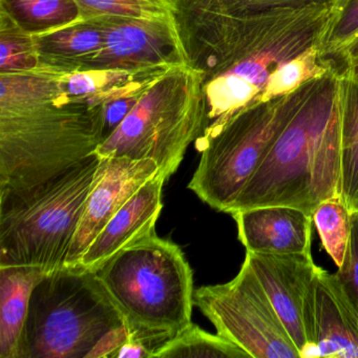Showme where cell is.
Here are the masks:
<instances>
[{
  "label": "cell",
  "mask_w": 358,
  "mask_h": 358,
  "mask_svg": "<svg viewBox=\"0 0 358 358\" xmlns=\"http://www.w3.org/2000/svg\"><path fill=\"white\" fill-rule=\"evenodd\" d=\"M335 275L358 313V210L351 213V232L345 259Z\"/></svg>",
  "instance_id": "obj_26"
},
{
  "label": "cell",
  "mask_w": 358,
  "mask_h": 358,
  "mask_svg": "<svg viewBox=\"0 0 358 358\" xmlns=\"http://www.w3.org/2000/svg\"><path fill=\"white\" fill-rule=\"evenodd\" d=\"M343 69H348V70L351 71V72L353 73L354 75H356V76L358 77V64H356V66H348V68Z\"/></svg>",
  "instance_id": "obj_30"
},
{
  "label": "cell",
  "mask_w": 358,
  "mask_h": 358,
  "mask_svg": "<svg viewBox=\"0 0 358 358\" xmlns=\"http://www.w3.org/2000/svg\"><path fill=\"white\" fill-rule=\"evenodd\" d=\"M245 261L259 278L301 358V353L307 347L306 308L308 297L320 268L314 263L311 252L266 255L246 251Z\"/></svg>",
  "instance_id": "obj_12"
},
{
  "label": "cell",
  "mask_w": 358,
  "mask_h": 358,
  "mask_svg": "<svg viewBox=\"0 0 358 358\" xmlns=\"http://www.w3.org/2000/svg\"><path fill=\"white\" fill-rule=\"evenodd\" d=\"M339 196L341 70L333 62L314 79L229 215L255 207L289 206L313 217L320 203Z\"/></svg>",
  "instance_id": "obj_3"
},
{
  "label": "cell",
  "mask_w": 358,
  "mask_h": 358,
  "mask_svg": "<svg viewBox=\"0 0 358 358\" xmlns=\"http://www.w3.org/2000/svg\"><path fill=\"white\" fill-rule=\"evenodd\" d=\"M95 273L131 338L152 354L192 324L194 272L180 247L156 232L117 253Z\"/></svg>",
  "instance_id": "obj_5"
},
{
  "label": "cell",
  "mask_w": 358,
  "mask_h": 358,
  "mask_svg": "<svg viewBox=\"0 0 358 358\" xmlns=\"http://www.w3.org/2000/svg\"><path fill=\"white\" fill-rule=\"evenodd\" d=\"M155 358L249 357L246 352L221 335L211 334L192 324L163 343L152 354Z\"/></svg>",
  "instance_id": "obj_20"
},
{
  "label": "cell",
  "mask_w": 358,
  "mask_h": 358,
  "mask_svg": "<svg viewBox=\"0 0 358 358\" xmlns=\"http://www.w3.org/2000/svg\"><path fill=\"white\" fill-rule=\"evenodd\" d=\"M129 337L95 272L64 266L33 289L16 358H112Z\"/></svg>",
  "instance_id": "obj_4"
},
{
  "label": "cell",
  "mask_w": 358,
  "mask_h": 358,
  "mask_svg": "<svg viewBox=\"0 0 358 358\" xmlns=\"http://www.w3.org/2000/svg\"><path fill=\"white\" fill-rule=\"evenodd\" d=\"M97 18L104 28V45L87 70L138 71L188 64L178 22Z\"/></svg>",
  "instance_id": "obj_10"
},
{
  "label": "cell",
  "mask_w": 358,
  "mask_h": 358,
  "mask_svg": "<svg viewBox=\"0 0 358 358\" xmlns=\"http://www.w3.org/2000/svg\"><path fill=\"white\" fill-rule=\"evenodd\" d=\"M32 33L39 68L60 74L87 70L103 49L104 28L98 18H78L70 24Z\"/></svg>",
  "instance_id": "obj_16"
},
{
  "label": "cell",
  "mask_w": 358,
  "mask_h": 358,
  "mask_svg": "<svg viewBox=\"0 0 358 358\" xmlns=\"http://www.w3.org/2000/svg\"><path fill=\"white\" fill-rule=\"evenodd\" d=\"M332 60H334L335 64L339 69L348 68V66L358 64V35L347 48H345Z\"/></svg>",
  "instance_id": "obj_29"
},
{
  "label": "cell",
  "mask_w": 358,
  "mask_h": 358,
  "mask_svg": "<svg viewBox=\"0 0 358 358\" xmlns=\"http://www.w3.org/2000/svg\"><path fill=\"white\" fill-rule=\"evenodd\" d=\"M166 178L158 173L113 217L83 253L76 266L96 272L129 245L155 234L163 208Z\"/></svg>",
  "instance_id": "obj_14"
},
{
  "label": "cell",
  "mask_w": 358,
  "mask_h": 358,
  "mask_svg": "<svg viewBox=\"0 0 358 358\" xmlns=\"http://www.w3.org/2000/svg\"><path fill=\"white\" fill-rule=\"evenodd\" d=\"M313 223L324 250L341 267L351 232V213L341 196L320 203L313 213Z\"/></svg>",
  "instance_id": "obj_24"
},
{
  "label": "cell",
  "mask_w": 358,
  "mask_h": 358,
  "mask_svg": "<svg viewBox=\"0 0 358 358\" xmlns=\"http://www.w3.org/2000/svg\"><path fill=\"white\" fill-rule=\"evenodd\" d=\"M0 6L30 32L70 24L79 18L75 0H0Z\"/></svg>",
  "instance_id": "obj_22"
},
{
  "label": "cell",
  "mask_w": 358,
  "mask_h": 358,
  "mask_svg": "<svg viewBox=\"0 0 358 358\" xmlns=\"http://www.w3.org/2000/svg\"><path fill=\"white\" fill-rule=\"evenodd\" d=\"M62 75L0 74V194L59 175L103 142V106L69 95Z\"/></svg>",
  "instance_id": "obj_2"
},
{
  "label": "cell",
  "mask_w": 358,
  "mask_h": 358,
  "mask_svg": "<svg viewBox=\"0 0 358 358\" xmlns=\"http://www.w3.org/2000/svg\"><path fill=\"white\" fill-rule=\"evenodd\" d=\"M341 70V196L358 210V77Z\"/></svg>",
  "instance_id": "obj_19"
},
{
  "label": "cell",
  "mask_w": 358,
  "mask_h": 358,
  "mask_svg": "<svg viewBox=\"0 0 358 358\" xmlns=\"http://www.w3.org/2000/svg\"><path fill=\"white\" fill-rule=\"evenodd\" d=\"M194 305L217 333L253 358H301L296 345L246 261L225 284L194 289Z\"/></svg>",
  "instance_id": "obj_9"
},
{
  "label": "cell",
  "mask_w": 358,
  "mask_h": 358,
  "mask_svg": "<svg viewBox=\"0 0 358 358\" xmlns=\"http://www.w3.org/2000/svg\"><path fill=\"white\" fill-rule=\"evenodd\" d=\"M79 20L103 16L177 22L176 6L169 0H75Z\"/></svg>",
  "instance_id": "obj_23"
},
{
  "label": "cell",
  "mask_w": 358,
  "mask_h": 358,
  "mask_svg": "<svg viewBox=\"0 0 358 358\" xmlns=\"http://www.w3.org/2000/svg\"><path fill=\"white\" fill-rule=\"evenodd\" d=\"M206 124L202 75L189 64H181L169 69L144 91L133 110L94 155L150 159L169 179Z\"/></svg>",
  "instance_id": "obj_7"
},
{
  "label": "cell",
  "mask_w": 358,
  "mask_h": 358,
  "mask_svg": "<svg viewBox=\"0 0 358 358\" xmlns=\"http://www.w3.org/2000/svg\"><path fill=\"white\" fill-rule=\"evenodd\" d=\"M246 251L266 255L311 252L313 217L295 207L263 206L234 211Z\"/></svg>",
  "instance_id": "obj_15"
},
{
  "label": "cell",
  "mask_w": 358,
  "mask_h": 358,
  "mask_svg": "<svg viewBox=\"0 0 358 358\" xmlns=\"http://www.w3.org/2000/svg\"><path fill=\"white\" fill-rule=\"evenodd\" d=\"M188 64L202 75L207 124L221 129L255 104L320 78L339 0H173Z\"/></svg>",
  "instance_id": "obj_1"
},
{
  "label": "cell",
  "mask_w": 358,
  "mask_h": 358,
  "mask_svg": "<svg viewBox=\"0 0 358 358\" xmlns=\"http://www.w3.org/2000/svg\"><path fill=\"white\" fill-rule=\"evenodd\" d=\"M301 358H358V313L336 275L320 268L306 309Z\"/></svg>",
  "instance_id": "obj_13"
},
{
  "label": "cell",
  "mask_w": 358,
  "mask_h": 358,
  "mask_svg": "<svg viewBox=\"0 0 358 358\" xmlns=\"http://www.w3.org/2000/svg\"><path fill=\"white\" fill-rule=\"evenodd\" d=\"M99 163L92 155L43 183L0 194V267L49 274L66 266Z\"/></svg>",
  "instance_id": "obj_6"
},
{
  "label": "cell",
  "mask_w": 358,
  "mask_h": 358,
  "mask_svg": "<svg viewBox=\"0 0 358 358\" xmlns=\"http://www.w3.org/2000/svg\"><path fill=\"white\" fill-rule=\"evenodd\" d=\"M169 1H173V0H169Z\"/></svg>",
  "instance_id": "obj_31"
},
{
  "label": "cell",
  "mask_w": 358,
  "mask_h": 358,
  "mask_svg": "<svg viewBox=\"0 0 358 358\" xmlns=\"http://www.w3.org/2000/svg\"><path fill=\"white\" fill-rule=\"evenodd\" d=\"M313 81L292 93L255 104L215 133L201 136L196 141L201 158L188 188L211 208L229 213Z\"/></svg>",
  "instance_id": "obj_8"
},
{
  "label": "cell",
  "mask_w": 358,
  "mask_h": 358,
  "mask_svg": "<svg viewBox=\"0 0 358 358\" xmlns=\"http://www.w3.org/2000/svg\"><path fill=\"white\" fill-rule=\"evenodd\" d=\"M158 173V165L150 159L100 158L95 181L71 244L66 266L77 265L106 224L146 182Z\"/></svg>",
  "instance_id": "obj_11"
},
{
  "label": "cell",
  "mask_w": 358,
  "mask_h": 358,
  "mask_svg": "<svg viewBox=\"0 0 358 358\" xmlns=\"http://www.w3.org/2000/svg\"><path fill=\"white\" fill-rule=\"evenodd\" d=\"M358 35V0H339L336 13L322 35L320 54L333 59Z\"/></svg>",
  "instance_id": "obj_25"
},
{
  "label": "cell",
  "mask_w": 358,
  "mask_h": 358,
  "mask_svg": "<svg viewBox=\"0 0 358 358\" xmlns=\"http://www.w3.org/2000/svg\"><path fill=\"white\" fill-rule=\"evenodd\" d=\"M169 70L156 68L138 71H78L62 74V81L69 95L85 99L92 106H104L123 96L144 91Z\"/></svg>",
  "instance_id": "obj_18"
},
{
  "label": "cell",
  "mask_w": 358,
  "mask_h": 358,
  "mask_svg": "<svg viewBox=\"0 0 358 358\" xmlns=\"http://www.w3.org/2000/svg\"><path fill=\"white\" fill-rule=\"evenodd\" d=\"M144 91L131 94V95L123 96V97L108 102V103L103 106L104 140L110 134L116 131L117 127L122 123V121L127 118V115L133 110Z\"/></svg>",
  "instance_id": "obj_27"
},
{
  "label": "cell",
  "mask_w": 358,
  "mask_h": 358,
  "mask_svg": "<svg viewBox=\"0 0 358 358\" xmlns=\"http://www.w3.org/2000/svg\"><path fill=\"white\" fill-rule=\"evenodd\" d=\"M152 352L143 343L129 337L114 352L112 358H152Z\"/></svg>",
  "instance_id": "obj_28"
},
{
  "label": "cell",
  "mask_w": 358,
  "mask_h": 358,
  "mask_svg": "<svg viewBox=\"0 0 358 358\" xmlns=\"http://www.w3.org/2000/svg\"><path fill=\"white\" fill-rule=\"evenodd\" d=\"M38 68L34 35L0 6V74L30 72Z\"/></svg>",
  "instance_id": "obj_21"
},
{
  "label": "cell",
  "mask_w": 358,
  "mask_h": 358,
  "mask_svg": "<svg viewBox=\"0 0 358 358\" xmlns=\"http://www.w3.org/2000/svg\"><path fill=\"white\" fill-rule=\"evenodd\" d=\"M45 275L32 266L0 267V358H16L33 289Z\"/></svg>",
  "instance_id": "obj_17"
}]
</instances>
